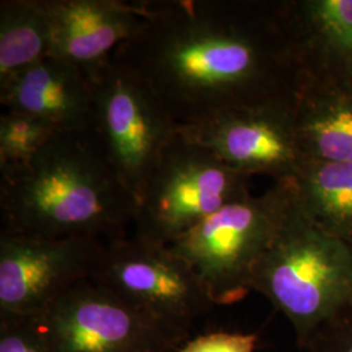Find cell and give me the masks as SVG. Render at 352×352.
I'll return each instance as SVG.
<instances>
[{"label": "cell", "instance_id": "obj_7", "mask_svg": "<svg viewBox=\"0 0 352 352\" xmlns=\"http://www.w3.org/2000/svg\"><path fill=\"white\" fill-rule=\"evenodd\" d=\"M91 279L166 327L189 334L213 309L196 272L167 245L136 235L106 243Z\"/></svg>", "mask_w": 352, "mask_h": 352}, {"label": "cell", "instance_id": "obj_12", "mask_svg": "<svg viewBox=\"0 0 352 352\" xmlns=\"http://www.w3.org/2000/svg\"><path fill=\"white\" fill-rule=\"evenodd\" d=\"M0 104L3 110L39 118L58 133H88L96 120L88 76L54 56L0 82Z\"/></svg>", "mask_w": 352, "mask_h": 352}, {"label": "cell", "instance_id": "obj_3", "mask_svg": "<svg viewBox=\"0 0 352 352\" xmlns=\"http://www.w3.org/2000/svg\"><path fill=\"white\" fill-rule=\"evenodd\" d=\"M251 289L287 317L296 343L352 302V245L315 225L298 205L256 265Z\"/></svg>", "mask_w": 352, "mask_h": 352}, {"label": "cell", "instance_id": "obj_2", "mask_svg": "<svg viewBox=\"0 0 352 352\" xmlns=\"http://www.w3.org/2000/svg\"><path fill=\"white\" fill-rule=\"evenodd\" d=\"M139 202L93 129L56 133L25 164L0 170L1 232L36 239L124 238Z\"/></svg>", "mask_w": 352, "mask_h": 352}, {"label": "cell", "instance_id": "obj_18", "mask_svg": "<svg viewBox=\"0 0 352 352\" xmlns=\"http://www.w3.org/2000/svg\"><path fill=\"white\" fill-rule=\"evenodd\" d=\"M304 352H352V302L317 327Z\"/></svg>", "mask_w": 352, "mask_h": 352}, {"label": "cell", "instance_id": "obj_15", "mask_svg": "<svg viewBox=\"0 0 352 352\" xmlns=\"http://www.w3.org/2000/svg\"><path fill=\"white\" fill-rule=\"evenodd\" d=\"M295 187L304 214L352 245V162H308Z\"/></svg>", "mask_w": 352, "mask_h": 352}, {"label": "cell", "instance_id": "obj_8", "mask_svg": "<svg viewBox=\"0 0 352 352\" xmlns=\"http://www.w3.org/2000/svg\"><path fill=\"white\" fill-rule=\"evenodd\" d=\"M33 321L49 352H175L188 340L93 279Z\"/></svg>", "mask_w": 352, "mask_h": 352}, {"label": "cell", "instance_id": "obj_10", "mask_svg": "<svg viewBox=\"0 0 352 352\" xmlns=\"http://www.w3.org/2000/svg\"><path fill=\"white\" fill-rule=\"evenodd\" d=\"M296 102H273L213 115L179 133L245 175L294 182L308 164L295 124Z\"/></svg>", "mask_w": 352, "mask_h": 352}, {"label": "cell", "instance_id": "obj_13", "mask_svg": "<svg viewBox=\"0 0 352 352\" xmlns=\"http://www.w3.org/2000/svg\"><path fill=\"white\" fill-rule=\"evenodd\" d=\"M302 80H352V0H283Z\"/></svg>", "mask_w": 352, "mask_h": 352}, {"label": "cell", "instance_id": "obj_1", "mask_svg": "<svg viewBox=\"0 0 352 352\" xmlns=\"http://www.w3.org/2000/svg\"><path fill=\"white\" fill-rule=\"evenodd\" d=\"M111 56L136 72L180 126L232 109L296 102L302 68L279 1H149Z\"/></svg>", "mask_w": 352, "mask_h": 352}, {"label": "cell", "instance_id": "obj_16", "mask_svg": "<svg viewBox=\"0 0 352 352\" xmlns=\"http://www.w3.org/2000/svg\"><path fill=\"white\" fill-rule=\"evenodd\" d=\"M50 54V25L39 1H0V82Z\"/></svg>", "mask_w": 352, "mask_h": 352}, {"label": "cell", "instance_id": "obj_6", "mask_svg": "<svg viewBox=\"0 0 352 352\" xmlns=\"http://www.w3.org/2000/svg\"><path fill=\"white\" fill-rule=\"evenodd\" d=\"M90 82L94 138L115 174L139 202L180 126L155 91L123 64L110 59Z\"/></svg>", "mask_w": 352, "mask_h": 352}, {"label": "cell", "instance_id": "obj_5", "mask_svg": "<svg viewBox=\"0 0 352 352\" xmlns=\"http://www.w3.org/2000/svg\"><path fill=\"white\" fill-rule=\"evenodd\" d=\"M252 176L180 133L164 149L138 205V238L170 247L232 202L251 196Z\"/></svg>", "mask_w": 352, "mask_h": 352}, {"label": "cell", "instance_id": "obj_17", "mask_svg": "<svg viewBox=\"0 0 352 352\" xmlns=\"http://www.w3.org/2000/svg\"><path fill=\"white\" fill-rule=\"evenodd\" d=\"M56 133L54 126L33 115L3 110L0 115V170L25 164Z\"/></svg>", "mask_w": 352, "mask_h": 352}, {"label": "cell", "instance_id": "obj_9", "mask_svg": "<svg viewBox=\"0 0 352 352\" xmlns=\"http://www.w3.org/2000/svg\"><path fill=\"white\" fill-rule=\"evenodd\" d=\"M107 241L36 239L0 232V318L36 320L93 277Z\"/></svg>", "mask_w": 352, "mask_h": 352}, {"label": "cell", "instance_id": "obj_19", "mask_svg": "<svg viewBox=\"0 0 352 352\" xmlns=\"http://www.w3.org/2000/svg\"><path fill=\"white\" fill-rule=\"evenodd\" d=\"M258 336L218 330L186 340L175 352H254Z\"/></svg>", "mask_w": 352, "mask_h": 352}, {"label": "cell", "instance_id": "obj_4", "mask_svg": "<svg viewBox=\"0 0 352 352\" xmlns=\"http://www.w3.org/2000/svg\"><path fill=\"white\" fill-rule=\"evenodd\" d=\"M298 205L294 182H274L260 196L232 202L170 245L201 279L214 305L251 292L253 270Z\"/></svg>", "mask_w": 352, "mask_h": 352}, {"label": "cell", "instance_id": "obj_14", "mask_svg": "<svg viewBox=\"0 0 352 352\" xmlns=\"http://www.w3.org/2000/svg\"><path fill=\"white\" fill-rule=\"evenodd\" d=\"M295 124L308 162H352V80H302Z\"/></svg>", "mask_w": 352, "mask_h": 352}, {"label": "cell", "instance_id": "obj_11", "mask_svg": "<svg viewBox=\"0 0 352 352\" xmlns=\"http://www.w3.org/2000/svg\"><path fill=\"white\" fill-rule=\"evenodd\" d=\"M49 20L51 54L90 77L133 37L149 16V1L38 0Z\"/></svg>", "mask_w": 352, "mask_h": 352}, {"label": "cell", "instance_id": "obj_20", "mask_svg": "<svg viewBox=\"0 0 352 352\" xmlns=\"http://www.w3.org/2000/svg\"><path fill=\"white\" fill-rule=\"evenodd\" d=\"M0 352H49L33 320L0 318Z\"/></svg>", "mask_w": 352, "mask_h": 352}]
</instances>
